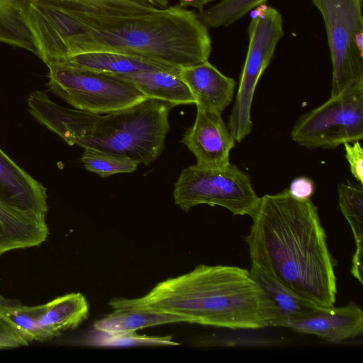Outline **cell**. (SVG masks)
Returning a JSON list of instances; mask_svg holds the SVG:
<instances>
[{"instance_id":"7","label":"cell","mask_w":363,"mask_h":363,"mask_svg":"<svg viewBox=\"0 0 363 363\" xmlns=\"http://www.w3.org/2000/svg\"><path fill=\"white\" fill-rule=\"evenodd\" d=\"M292 140L310 149L335 148L363 138V79L354 82L320 106L301 116Z\"/></svg>"},{"instance_id":"2","label":"cell","mask_w":363,"mask_h":363,"mask_svg":"<svg viewBox=\"0 0 363 363\" xmlns=\"http://www.w3.org/2000/svg\"><path fill=\"white\" fill-rule=\"evenodd\" d=\"M60 60L109 51L178 67L208 61L212 45L198 13L179 5L130 17H91L61 11L53 28Z\"/></svg>"},{"instance_id":"19","label":"cell","mask_w":363,"mask_h":363,"mask_svg":"<svg viewBox=\"0 0 363 363\" xmlns=\"http://www.w3.org/2000/svg\"><path fill=\"white\" fill-rule=\"evenodd\" d=\"M66 12L91 17H130L151 13L158 7L143 0H33Z\"/></svg>"},{"instance_id":"1","label":"cell","mask_w":363,"mask_h":363,"mask_svg":"<svg viewBox=\"0 0 363 363\" xmlns=\"http://www.w3.org/2000/svg\"><path fill=\"white\" fill-rule=\"evenodd\" d=\"M245 237L251 263L320 308L334 306L337 281L317 206L285 189L259 197Z\"/></svg>"},{"instance_id":"31","label":"cell","mask_w":363,"mask_h":363,"mask_svg":"<svg viewBox=\"0 0 363 363\" xmlns=\"http://www.w3.org/2000/svg\"><path fill=\"white\" fill-rule=\"evenodd\" d=\"M11 301V300L6 299L4 296L0 295V305L8 303H9Z\"/></svg>"},{"instance_id":"17","label":"cell","mask_w":363,"mask_h":363,"mask_svg":"<svg viewBox=\"0 0 363 363\" xmlns=\"http://www.w3.org/2000/svg\"><path fill=\"white\" fill-rule=\"evenodd\" d=\"M115 76L133 84L147 98L174 106L195 104V99L179 72L154 70Z\"/></svg>"},{"instance_id":"26","label":"cell","mask_w":363,"mask_h":363,"mask_svg":"<svg viewBox=\"0 0 363 363\" xmlns=\"http://www.w3.org/2000/svg\"><path fill=\"white\" fill-rule=\"evenodd\" d=\"M28 337L0 313V349L26 346Z\"/></svg>"},{"instance_id":"3","label":"cell","mask_w":363,"mask_h":363,"mask_svg":"<svg viewBox=\"0 0 363 363\" xmlns=\"http://www.w3.org/2000/svg\"><path fill=\"white\" fill-rule=\"evenodd\" d=\"M113 309L145 308L185 318L188 323L233 330L276 327L278 310L247 269L196 266L158 283L142 297L114 298Z\"/></svg>"},{"instance_id":"6","label":"cell","mask_w":363,"mask_h":363,"mask_svg":"<svg viewBox=\"0 0 363 363\" xmlns=\"http://www.w3.org/2000/svg\"><path fill=\"white\" fill-rule=\"evenodd\" d=\"M48 67L50 90L74 108L106 114L147 98L133 84L115 75L59 62Z\"/></svg>"},{"instance_id":"25","label":"cell","mask_w":363,"mask_h":363,"mask_svg":"<svg viewBox=\"0 0 363 363\" xmlns=\"http://www.w3.org/2000/svg\"><path fill=\"white\" fill-rule=\"evenodd\" d=\"M43 309V304L28 306L11 301L0 305V313L15 325L32 341H40L37 320Z\"/></svg>"},{"instance_id":"21","label":"cell","mask_w":363,"mask_h":363,"mask_svg":"<svg viewBox=\"0 0 363 363\" xmlns=\"http://www.w3.org/2000/svg\"><path fill=\"white\" fill-rule=\"evenodd\" d=\"M338 203L340 211L350 224L355 243L352 259L351 272L354 277L362 275L363 254V191L348 184L338 185Z\"/></svg>"},{"instance_id":"10","label":"cell","mask_w":363,"mask_h":363,"mask_svg":"<svg viewBox=\"0 0 363 363\" xmlns=\"http://www.w3.org/2000/svg\"><path fill=\"white\" fill-rule=\"evenodd\" d=\"M181 142L195 156L196 164L206 168L229 164L235 143L220 113L199 108L194 124L185 131Z\"/></svg>"},{"instance_id":"18","label":"cell","mask_w":363,"mask_h":363,"mask_svg":"<svg viewBox=\"0 0 363 363\" xmlns=\"http://www.w3.org/2000/svg\"><path fill=\"white\" fill-rule=\"evenodd\" d=\"M188 323L180 315L145 308H121L96 320V330L108 336L133 333L147 327L175 323Z\"/></svg>"},{"instance_id":"22","label":"cell","mask_w":363,"mask_h":363,"mask_svg":"<svg viewBox=\"0 0 363 363\" xmlns=\"http://www.w3.org/2000/svg\"><path fill=\"white\" fill-rule=\"evenodd\" d=\"M28 0H0V43L37 55L22 13Z\"/></svg>"},{"instance_id":"12","label":"cell","mask_w":363,"mask_h":363,"mask_svg":"<svg viewBox=\"0 0 363 363\" xmlns=\"http://www.w3.org/2000/svg\"><path fill=\"white\" fill-rule=\"evenodd\" d=\"M179 75L195 99L196 108L222 114L234 96L235 82L208 60L182 67Z\"/></svg>"},{"instance_id":"30","label":"cell","mask_w":363,"mask_h":363,"mask_svg":"<svg viewBox=\"0 0 363 363\" xmlns=\"http://www.w3.org/2000/svg\"><path fill=\"white\" fill-rule=\"evenodd\" d=\"M143 1L148 2L158 8L165 7L169 2V0H143Z\"/></svg>"},{"instance_id":"24","label":"cell","mask_w":363,"mask_h":363,"mask_svg":"<svg viewBox=\"0 0 363 363\" xmlns=\"http://www.w3.org/2000/svg\"><path fill=\"white\" fill-rule=\"evenodd\" d=\"M267 0H221L211 7L199 11L198 16L209 28L225 27L240 19L249 11Z\"/></svg>"},{"instance_id":"8","label":"cell","mask_w":363,"mask_h":363,"mask_svg":"<svg viewBox=\"0 0 363 363\" xmlns=\"http://www.w3.org/2000/svg\"><path fill=\"white\" fill-rule=\"evenodd\" d=\"M284 35L282 16L275 8L262 9L250 22L247 55L228 123L235 142H242L252 132L251 108L256 86Z\"/></svg>"},{"instance_id":"28","label":"cell","mask_w":363,"mask_h":363,"mask_svg":"<svg viewBox=\"0 0 363 363\" xmlns=\"http://www.w3.org/2000/svg\"><path fill=\"white\" fill-rule=\"evenodd\" d=\"M288 191L290 195L295 199H311L315 192V183L308 177L300 176L291 181Z\"/></svg>"},{"instance_id":"16","label":"cell","mask_w":363,"mask_h":363,"mask_svg":"<svg viewBox=\"0 0 363 363\" xmlns=\"http://www.w3.org/2000/svg\"><path fill=\"white\" fill-rule=\"evenodd\" d=\"M89 315V305L81 293L59 296L45 304L37 320L40 342L77 328Z\"/></svg>"},{"instance_id":"14","label":"cell","mask_w":363,"mask_h":363,"mask_svg":"<svg viewBox=\"0 0 363 363\" xmlns=\"http://www.w3.org/2000/svg\"><path fill=\"white\" fill-rule=\"evenodd\" d=\"M0 200L15 207L46 215L45 188L0 148Z\"/></svg>"},{"instance_id":"20","label":"cell","mask_w":363,"mask_h":363,"mask_svg":"<svg viewBox=\"0 0 363 363\" xmlns=\"http://www.w3.org/2000/svg\"><path fill=\"white\" fill-rule=\"evenodd\" d=\"M249 272L278 310L276 327L284 320L301 317L320 308L287 288L255 263H251Z\"/></svg>"},{"instance_id":"11","label":"cell","mask_w":363,"mask_h":363,"mask_svg":"<svg viewBox=\"0 0 363 363\" xmlns=\"http://www.w3.org/2000/svg\"><path fill=\"white\" fill-rule=\"evenodd\" d=\"M278 327L314 335L327 342L340 343L362 334L363 311L350 301L344 306L319 308L301 317L284 320Z\"/></svg>"},{"instance_id":"23","label":"cell","mask_w":363,"mask_h":363,"mask_svg":"<svg viewBox=\"0 0 363 363\" xmlns=\"http://www.w3.org/2000/svg\"><path fill=\"white\" fill-rule=\"evenodd\" d=\"M81 161L89 172L106 177L116 174L131 173L135 171L138 162L121 155L93 148L85 147Z\"/></svg>"},{"instance_id":"5","label":"cell","mask_w":363,"mask_h":363,"mask_svg":"<svg viewBox=\"0 0 363 363\" xmlns=\"http://www.w3.org/2000/svg\"><path fill=\"white\" fill-rule=\"evenodd\" d=\"M174 199L182 210L207 204L219 206L234 216H252L259 197L250 176L235 164L218 168L196 164L184 169L174 184Z\"/></svg>"},{"instance_id":"15","label":"cell","mask_w":363,"mask_h":363,"mask_svg":"<svg viewBox=\"0 0 363 363\" xmlns=\"http://www.w3.org/2000/svg\"><path fill=\"white\" fill-rule=\"evenodd\" d=\"M55 62L113 75L154 70L179 72L181 69L173 65L109 51L83 52Z\"/></svg>"},{"instance_id":"9","label":"cell","mask_w":363,"mask_h":363,"mask_svg":"<svg viewBox=\"0 0 363 363\" xmlns=\"http://www.w3.org/2000/svg\"><path fill=\"white\" fill-rule=\"evenodd\" d=\"M311 1L325 26L333 67V96L363 79V0Z\"/></svg>"},{"instance_id":"13","label":"cell","mask_w":363,"mask_h":363,"mask_svg":"<svg viewBox=\"0 0 363 363\" xmlns=\"http://www.w3.org/2000/svg\"><path fill=\"white\" fill-rule=\"evenodd\" d=\"M48 233L45 215L0 200V256L11 250L39 246Z\"/></svg>"},{"instance_id":"27","label":"cell","mask_w":363,"mask_h":363,"mask_svg":"<svg viewBox=\"0 0 363 363\" xmlns=\"http://www.w3.org/2000/svg\"><path fill=\"white\" fill-rule=\"evenodd\" d=\"M345 158L348 162L352 176L359 183L363 184V149L359 140L343 144Z\"/></svg>"},{"instance_id":"29","label":"cell","mask_w":363,"mask_h":363,"mask_svg":"<svg viewBox=\"0 0 363 363\" xmlns=\"http://www.w3.org/2000/svg\"><path fill=\"white\" fill-rule=\"evenodd\" d=\"M215 0H179V5L182 7L191 6L196 8L199 11L204 9V6L211 1Z\"/></svg>"},{"instance_id":"4","label":"cell","mask_w":363,"mask_h":363,"mask_svg":"<svg viewBox=\"0 0 363 363\" xmlns=\"http://www.w3.org/2000/svg\"><path fill=\"white\" fill-rule=\"evenodd\" d=\"M173 106L147 98L125 108L99 115L89 135L79 146L121 155L148 165L164 150Z\"/></svg>"}]
</instances>
